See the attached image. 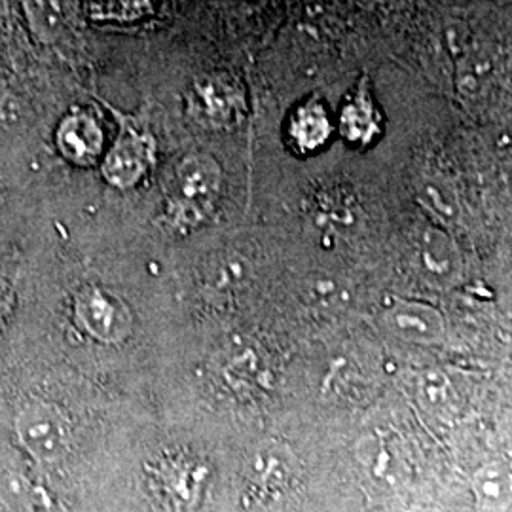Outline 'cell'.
<instances>
[{"label": "cell", "mask_w": 512, "mask_h": 512, "mask_svg": "<svg viewBox=\"0 0 512 512\" xmlns=\"http://www.w3.org/2000/svg\"><path fill=\"white\" fill-rule=\"evenodd\" d=\"M220 165L207 154L186 156L175 167L167 186L169 215L177 224L194 226L202 222L219 200Z\"/></svg>", "instance_id": "obj_1"}, {"label": "cell", "mask_w": 512, "mask_h": 512, "mask_svg": "<svg viewBox=\"0 0 512 512\" xmlns=\"http://www.w3.org/2000/svg\"><path fill=\"white\" fill-rule=\"evenodd\" d=\"M245 112V90L232 74H205L188 93V114L203 128H236Z\"/></svg>", "instance_id": "obj_2"}, {"label": "cell", "mask_w": 512, "mask_h": 512, "mask_svg": "<svg viewBox=\"0 0 512 512\" xmlns=\"http://www.w3.org/2000/svg\"><path fill=\"white\" fill-rule=\"evenodd\" d=\"M16 431L23 448L42 463L59 461L71 446V423L54 404H27L19 412Z\"/></svg>", "instance_id": "obj_3"}, {"label": "cell", "mask_w": 512, "mask_h": 512, "mask_svg": "<svg viewBox=\"0 0 512 512\" xmlns=\"http://www.w3.org/2000/svg\"><path fill=\"white\" fill-rule=\"evenodd\" d=\"M154 143L148 135H141L133 129H126L114 147L110 148L103 173L109 183L120 188H129L139 183L152 164Z\"/></svg>", "instance_id": "obj_4"}, {"label": "cell", "mask_w": 512, "mask_h": 512, "mask_svg": "<svg viewBox=\"0 0 512 512\" xmlns=\"http://www.w3.org/2000/svg\"><path fill=\"white\" fill-rule=\"evenodd\" d=\"M76 313L93 336L114 342L128 334L129 313L122 302L101 289H88L76 300Z\"/></svg>", "instance_id": "obj_5"}, {"label": "cell", "mask_w": 512, "mask_h": 512, "mask_svg": "<svg viewBox=\"0 0 512 512\" xmlns=\"http://www.w3.org/2000/svg\"><path fill=\"white\" fill-rule=\"evenodd\" d=\"M103 141L99 124L84 112L67 116L57 131L61 152L74 164H93L103 150Z\"/></svg>", "instance_id": "obj_6"}, {"label": "cell", "mask_w": 512, "mask_h": 512, "mask_svg": "<svg viewBox=\"0 0 512 512\" xmlns=\"http://www.w3.org/2000/svg\"><path fill=\"white\" fill-rule=\"evenodd\" d=\"M330 131L332 124L329 112L321 103L310 101L294 112L289 135L294 148L302 152H313L329 141Z\"/></svg>", "instance_id": "obj_7"}, {"label": "cell", "mask_w": 512, "mask_h": 512, "mask_svg": "<svg viewBox=\"0 0 512 512\" xmlns=\"http://www.w3.org/2000/svg\"><path fill=\"white\" fill-rule=\"evenodd\" d=\"M389 323L395 332L412 342L431 344L442 336V319L439 313L420 304H404L389 315Z\"/></svg>", "instance_id": "obj_8"}, {"label": "cell", "mask_w": 512, "mask_h": 512, "mask_svg": "<svg viewBox=\"0 0 512 512\" xmlns=\"http://www.w3.org/2000/svg\"><path fill=\"white\" fill-rule=\"evenodd\" d=\"M340 129L348 141L359 145H366L378 133V116L365 90H361L353 101H349L348 107L342 112Z\"/></svg>", "instance_id": "obj_9"}, {"label": "cell", "mask_w": 512, "mask_h": 512, "mask_svg": "<svg viewBox=\"0 0 512 512\" xmlns=\"http://www.w3.org/2000/svg\"><path fill=\"white\" fill-rule=\"evenodd\" d=\"M492 76H494L492 55L473 50L463 55V63L459 67V90L469 99H478L490 86Z\"/></svg>", "instance_id": "obj_10"}, {"label": "cell", "mask_w": 512, "mask_h": 512, "mask_svg": "<svg viewBox=\"0 0 512 512\" xmlns=\"http://www.w3.org/2000/svg\"><path fill=\"white\" fill-rule=\"evenodd\" d=\"M29 19L44 37H50L63 25V0H27Z\"/></svg>", "instance_id": "obj_11"}, {"label": "cell", "mask_w": 512, "mask_h": 512, "mask_svg": "<svg viewBox=\"0 0 512 512\" xmlns=\"http://www.w3.org/2000/svg\"><path fill=\"white\" fill-rule=\"evenodd\" d=\"M2 12H4V8H2V0H0V19H2Z\"/></svg>", "instance_id": "obj_12"}]
</instances>
